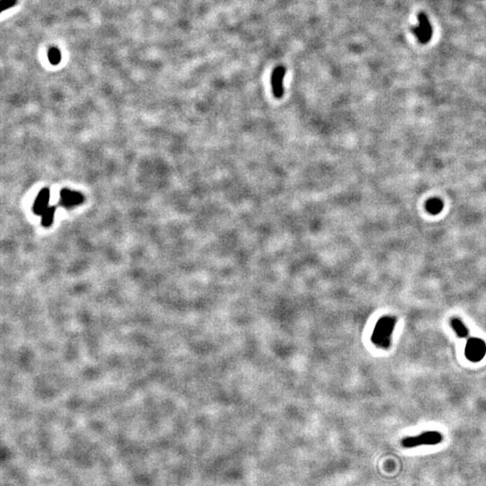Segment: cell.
<instances>
[{
    "label": "cell",
    "instance_id": "cell-2",
    "mask_svg": "<svg viewBox=\"0 0 486 486\" xmlns=\"http://www.w3.org/2000/svg\"><path fill=\"white\" fill-rule=\"evenodd\" d=\"M443 437L439 431H426L416 437H408L401 441L406 448H412L421 445H437L441 443Z\"/></svg>",
    "mask_w": 486,
    "mask_h": 486
},
{
    "label": "cell",
    "instance_id": "cell-6",
    "mask_svg": "<svg viewBox=\"0 0 486 486\" xmlns=\"http://www.w3.org/2000/svg\"><path fill=\"white\" fill-rule=\"evenodd\" d=\"M419 20H420V25L414 29V32L421 43H427L431 39V34H432L431 25L426 15L423 14L419 15Z\"/></svg>",
    "mask_w": 486,
    "mask_h": 486
},
{
    "label": "cell",
    "instance_id": "cell-12",
    "mask_svg": "<svg viewBox=\"0 0 486 486\" xmlns=\"http://www.w3.org/2000/svg\"><path fill=\"white\" fill-rule=\"evenodd\" d=\"M17 5V0H1V10L3 11L10 9Z\"/></svg>",
    "mask_w": 486,
    "mask_h": 486
},
{
    "label": "cell",
    "instance_id": "cell-9",
    "mask_svg": "<svg viewBox=\"0 0 486 486\" xmlns=\"http://www.w3.org/2000/svg\"><path fill=\"white\" fill-rule=\"evenodd\" d=\"M55 215V207H49L47 210L42 215V224L44 227H49L52 224Z\"/></svg>",
    "mask_w": 486,
    "mask_h": 486
},
{
    "label": "cell",
    "instance_id": "cell-8",
    "mask_svg": "<svg viewBox=\"0 0 486 486\" xmlns=\"http://www.w3.org/2000/svg\"><path fill=\"white\" fill-rule=\"evenodd\" d=\"M450 324H451L453 330L455 331L457 336H459L461 338H466V336L468 335V330H467L465 324L462 322L461 320H459L457 318H454L450 321Z\"/></svg>",
    "mask_w": 486,
    "mask_h": 486
},
{
    "label": "cell",
    "instance_id": "cell-1",
    "mask_svg": "<svg viewBox=\"0 0 486 486\" xmlns=\"http://www.w3.org/2000/svg\"><path fill=\"white\" fill-rule=\"evenodd\" d=\"M396 326V318L385 316L376 323L372 335V341L376 347L387 349L391 343V336Z\"/></svg>",
    "mask_w": 486,
    "mask_h": 486
},
{
    "label": "cell",
    "instance_id": "cell-4",
    "mask_svg": "<svg viewBox=\"0 0 486 486\" xmlns=\"http://www.w3.org/2000/svg\"><path fill=\"white\" fill-rule=\"evenodd\" d=\"M286 75V69L284 66H277L274 69L271 75L272 92L276 98H281L284 95V79Z\"/></svg>",
    "mask_w": 486,
    "mask_h": 486
},
{
    "label": "cell",
    "instance_id": "cell-7",
    "mask_svg": "<svg viewBox=\"0 0 486 486\" xmlns=\"http://www.w3.org/2000/svg\"><path fill=\"white\" fill-rule=\"evenodd\" d=\"M50 196V190L48 188H44L40 191L34 205V212L36 215L42 216L49 208Z\"/></svg>",
    "mask_w": 486,
    "mask_h": 486
},
{
    "label": "cell",
    "instance_id": "cell-5",
    "mask_svg": "<svg viewBox=\"0 0 486 486\" xmlns=\"http://www.w3.org/2000/svg\"><path fill=\"white\" fill-rule=\"evenodd\" d=\"M83 202V196L75 191L63 189L60 192V205L64 207L79 206Z\"/></svg>",
    "mask_w": 486,
    "mask_h": 486
},
{
    "label": "cell",
    "instance_id": "cell-10",
    "mask_svg": "<svg viewBox=\"0 0 486 486\" xmlns=\"http://www.w3.org/2000/svg\"><path fill=\"white\" fill-rule=\"evenodd\" d=\"M48 58H49V61L52 65H58L61 60V54H60V50L55 47L50 48L49 52H48Z\"/></svg>",
    "mask_w": 486,
    "mask_h": 486
},
{
    "label": "cell",
    "instance_id": "cell-3",
    "mask_svg": "<svg viewBox=\"0 0 486 486\" xmlns=\"http://www.w3.org/2000/svg\"><path fill=\"white\" fill-rule=\"evenodd\" d=\"M486 345L485 341L477 338H472L467 341L466 347V356L469 360L480 361L485 356Z\"/></svg>",
    "mask_w": 486,
    "mask_h": 486
},
{
    "label": "cell",
    "instance_id": "cell-11",
    "mask_svg": "<svg viewBox=\"0 0 486 486\" xmlns=\"http://www.w3.org/2000/svg\"><path fill=\"white\" fill-rule=\"evenodd\" d=\"M442 202L439 199H432V200L429 201V203L427 204V210L429 211L431 214H433V215H436L438 213L441 212V209H442Z\"/></svg>",
    "mask_w": 486,
    "mask_h": 486
}]
</instances>
